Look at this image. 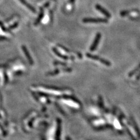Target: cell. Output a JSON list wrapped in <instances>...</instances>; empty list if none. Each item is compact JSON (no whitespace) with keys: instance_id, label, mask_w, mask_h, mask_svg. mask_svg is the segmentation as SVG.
<instances>
[{"instance_id":"cell-5","label":"cell","mask_w":140,"mask_h":140,"mask_svg":"<svg viewBox=\"0 0 140 140\" xmlns=\"http://www.w3.org/2000/svg\"><path fill=\"white\" fill-rule=\"evenodd\" d=\"M18 1H20L21 3L22 4H23L24 6H25L28 9H29L32 12H33V13H36V9L35 8V7H33L32 5L31 4H30L29 3V2H27L26 0H18Z\"/></svg>"},{"instance_id":"cell-4","label":"cell","mask_w":140,"mask_h":140,"mask_svg":"<svg viewBox=\"0 0 140 140\" xmlns=\"http://www.w3.org/2000/svg\"><path fill=\"white\" fill-rule=\"evenodd\" d=\"M87 56L88 57H89L90 58L93 59V60H98L99 61H100V63H104V64H105L106 65H107V66H110V63L109 62V61L105 60H104V59H102L99 57H98V56H93L92 54H87Z\"/></svg>"},{"instance_id":"cell-8","label":"cell","mask_w":140,"mask_h":140,"mask_svg":"<svg viewBox=\"0 0 140 140\" xmlns=\"http://www.w3.org/2000/svg\"><path fill=\"white\" fill-rule=\"evenodd\" d=\"M18 25H19V23L18 22H15L14 24H12V25H11L10 26H9V28H8V30L11 31V30H12V29H15L16 28H17V27L18 26Z\"/></svg>"},{"instance_id":"cell-6","label":"cell","mask_w":140,"mask_h":140,"mask_svg":"<svg viewBox=\"0 0 140 140\" xmlns=\"http://www.w3.org/2000/svg\"><path fill=\"white\" fill-rule=\"evenodd\" d=\"M40 14H39L38 17L36 19L35 23H34V25H35V26L38 25L40 23L41 21L42 20L43 18L44 15H45V12H44L43 8H40Z\"/></svg>"},{"instance_id":"cell-2","label":"cell","mask_w":140,"mask_h":140,"mask_svg":"<svg viewBox=\"0 0 140 140\" xmlns=\"http://www.w3.org/2000/svg\"><path fill=\"white\" fill-rule=\"evenodd\" d=\"M100 38H101V34H100V33H98L95 36V40L94 41H93L92 45H91V46H90V51H94L98 45H99V43Z\"/></svg>"},{"instance_id":"cell-3","label":"cell","mask_w":140,"mask_h":140,"mask_svg":"<svg viewBox=\"0 0 140 140\" xmlns=\"http://www.w3.org/2000/svg\"><path fill=\"white\" fill-rule=\"evenodd\" d=\"M95 8L98 11H99V12H101L102 14H104V15L106 17V18H111V14H110V12L109 11H107L106 9L104 8L103 7H102L100 5L96 4L95 5Z\"/></svg>"},{"instance_id":"cell-1","label":"cell","mask_w":140,"mask_h":140,"mask_svg":"<svg viewBox=\"0 0 140 140\" xmlns=\"http://www.w3.org/2000/svg\"><path fill=\"white\" fill-rule=\"evenodd\" d=\"M82 21L84 23H107L108 19L102 18H85Z\"/></svg>"},{"instance_id":"cell-11","label":"cell","mask_w":140,"mask_h":140,"mask_svg":"<svg viewBox=\"0 0 140 140\" xmlns=\"http://www.w3.org/2000/svg\"><path fill=\"white\" fill-rule=\"evenodd\" d=\"M70 2L71 4H73L75 2V0H70Z\"/></svg>"},{"instance_id":"cell-7","label":"cell","mask_w":140,"mask_h":140,"mask_svg":"<svg viewBox=\"0 0 140 140\" xmlns=\"http://www.w3.org/2000/svg\"><path fill=\"white\" fill-rule=\"evenodd\" d=\"M137 10H131V11H122L121 12H120V15L121 16H126V15H128L130 13H131V12H136Z\"/></svg>"},{"instance_id":"cell-9","label":"cell","mask_w":140,"mask_h":140,"mask_svg":"<svg viewBox=\"0 0 140 140\" xmlns=\"http://www.w3.org/2000/svg\"><path fill=\"white\" fill-rule=\"evenodd\" d=\"M0 26L1 27L2 29V30H3L4 31H8V29H6L5 28V27L4 26V24H3V23H2V22H1V21H0Z\"/></svg>"},{"instance_id":"cell-10","label":"cell","mask_w":140,"mask_h":140,"mask_svg":"<svg viewBox=\"0 0 140 140\" xmlns=\"http://www.w3.org/2000/svg\"><path fill=\"white\" fill-rule=\"evenodd\" d=\"M49 5H50V2H46V3H45V4H44L43 8H47V7H49Z\"/></svg>"}]
</instances>
